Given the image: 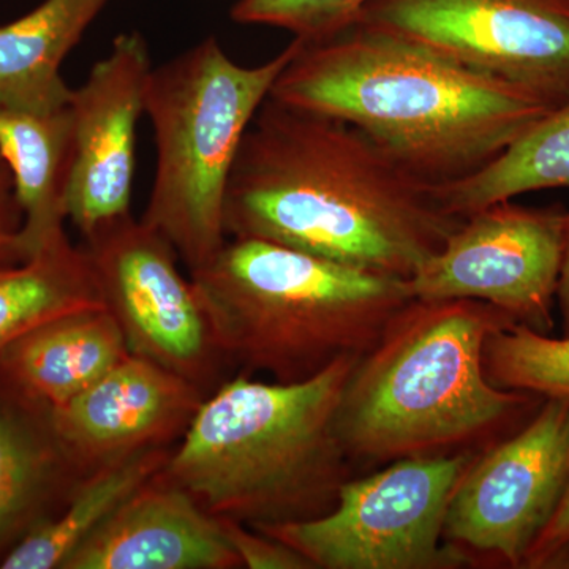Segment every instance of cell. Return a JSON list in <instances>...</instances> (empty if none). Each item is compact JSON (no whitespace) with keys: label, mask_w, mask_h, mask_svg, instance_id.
I'll list each match as a JSON object with an SVG mask.
<instances>
[{"label":"cell","mask_w":569,"mask_h":569,"mask_svg":"<svg viewBox=\"0 0 569 569\" xmlns=\"http://www.w3.org/2000/svg\"><path fill=\"white\" fill-rule=\"evenodd\" d=\"M436 186L346 121L269 99L224 197L228 238L261 239L410 279L462 224Z\"/></svg>","instance_id":"cell-1"},{"label":"cell","mask_w":569,"mask_h":569,"mask_svg":"<svg viewBox=\"0 0 569 569\" xmlns=\"http://www.w3.org/2000/svg\"><path fill=\"white\" fill-rule=\"evenodd\" d=\"M269 99L351 123L433 186L477 173L552 110L527 89L359 22L301 41Z\"/></svg>","instance_id":"cell-2"},{"label":"cell","mask_w":569,"mask_h":569,"mask_svg":"<svg viewBox=\"0 0 569 569\" xmlns=\"http://www.w3.org/2000/svg\"><path fill=\"white\" fill-rule=\"evenodd\" d=\"M515 318L475 299H411L356 361L336 413L347 458L372 463L455 455L515 433L545 397L493 387L485 343Z\"/></svg>","instance_id":"cell-3"},{"label":"cell","mask_w":569,"mask_h":569,"mask_svg":"<svg viewBox=\"0 0 569 569\" xmlns=\"http://www.w3.org/2000/svg\"><path fill=\"white\" fill-rule=\"evenodd\" d=\"M358 359L298 383L228 378L198 408L164 473L219 519L253 527L328 515L351 478L336 413Z\"/></svg>","instance_id":"cell-4"},{"label":"cell","mask_w":569,"mask_h":569,"mask_svg":"<svg viewBox=\"0 0 569 569\" xmlns=\"http://www.w3.org/2000/svg\"><path fill=\"white\" fill-rule=\"evenodd\" d=\"M190 280L228 367L279 383L362 358L413 299L408 279L261 239L228 238Z\"/></svg>","instance_id":"cell-5"},{"label":"cell","mask_w":569,"mask_h":569,"mask_svg":"<svg viewBox=\"0 0 569 569\" xmlns=\"http://www.w3.org/2000/svg\"><path fill=\"white\" fill-rule=\"evenodd\" d=\"M293 39L261 66L234 62L216 37L153 67L146 116L156 137V176L142 222L163 236L189 272L228 241L224 197L247 130L284 67Z\"/></svg>","instance_id":"cell-6"},{"label":"cell","mask_w":569,"mask_h":569,"mask_svg":"<svg viewBox=\"0 0 569 569\" xmlns=\"http://www.w3.org/2000/svg\"><path fill=\"white\" fill-rule=\"evenodd\" d=\"M473 459L460 451L395 460L370 477L348 479L328 515L252 529L290 546L313 569L460 568L470 557L443 545L445 519Z\"/></svg>","instance_id":"cell-7"},{"label":"cell","mask_w":569,"mask_h":569,"mask_svg":"<svg viewBox=\"0 0 569 569\" xmlns=\"http://www.w3.org/2000/svg\"><path fill=\"white\" fill-rule=\"evenodd\" d=\"M82 249L130 355L186 378L206 396L227 380L230 367L203 305L162 234L130 212L86 236Z\"/></svg>","instance_id":"cell-8"},{"label":"cell","mask_w":569,"mask_h":569,"mask_svg":"<svg viewBox=\"0 0 569 569\" xmlns=\"http://www.w3.org/2000/svg\"><path fill=\"white\" fill-rule=\"evenodd\" d=\"M355 22L433 48L552 108L569 99V0H370Z\"/></svg>","instance_id":"cell-9"},{"label":"cell","mask_w":569,"mask_h":569,"mask_svg":"<svg viewBox=\"0 0 569 569\" xmlns=\"http://www.w3.org/2000/svg\"><path fill=\"white\" fill-rule=\"evenodd\" d=\"M567 211L509 201L471 213L408 279L415 299H475L549 335L565 249Z\"/></svg>","instance_id":"cell-10"},{"label":"cell","mask_w":569,"mask_h":569,"mask_svg":"<svg viewBox=\"0 0 569 569\" xmlns=\"http://www.w3.org/2000/svg\"><path fill=\"white\" fill-rule=\"evenodd\" d=\"M568 479L569 399H546L522 429L471 460L449 501L445 538L523 568Z\"/></svg>","instance_id":"cell-11"},{"label":"cell","mask_w":569,"mask_h":569,"mask_svg":"<svg viewBox=\"0 0 569 569\" xmlns=\"http://www.w3.org/2000/svg\"><path fill=\"white\" fill-rule=\"evenodd\" d=\"M153 63L141 32H122L71 91L73 164L67 219L82 238L130 213L138 123Z\"/></svg>","instance_id":"cell-12"},{"label":"cell","mask_w":569,"mask_h":569,"mask_svg":"<svg viewBox=\"0 0 569 569\" xmlns=\"http://www.w3.org/2000/svg\"><path fill=\"white\" fill-rule=\"evenodd\" d=\"M206 397L186 378L129 355L47 418L67 458L86 477L138 452L174 448Z\"/></svg>","instance_id":"cell-13"},{"label":"cell","mask_w":569,"mask_h":569,"mask_svg":"<svg viewBox=\"0 0 569 569\" xmlns=\"http://www.w3.org/2000/svg\"><path fill=\"white\" fill-rule=\"evenodd\" d=\"M241 561L222 519L206 511L164 468L112 512L62 569H233Z\"/></svg>","instance_id":"cell-14"},{"label":"cell","mask_w":569,"mask_h":569,"mask_svg":"<svg viewBox=\"0 0 569 569\" xmlns=\"http://www.w3.org/2000/svg\"><path fill=\"white\" fill-rule=\"evenodd\" d=\"M107 309L82 310L39 326L0 353V383L36 410L62 406L129 356Z\"/></svg>","instance_id":"cell-15"},{"label":"cell","mask_w":569,"mask_h":569,"mask_svg":"<svg viewBox=\"0 0 569 569\" xmlns=\"http://www.w3.org/2000/svg\"><path fill=\"white\" fill-rule=\"evenodd\" d=\"M82 475L47 413L0 387V553L61 511Z\"/></svg>","instance_id":"cell-16"},{"label":"cell","mask_w":569,"mask_h":569,"mask_svg":"<svg viewBox=\"0 0 569 569\" xmlns=\"http://www.w3.org/2000/svg\"><path fill=\"white\" fill-rule=\"evenodd\" d=\"M0 153L13 176L29 257L62 233L67 220L73 127L69 104L54 111L0 107Z\"/></svg>","instance_id":"cell-17"},{"label":"cell","mask_w":569,"mask_h":569,"mask_svg":"<svg viewBox=\"0 0 569 569\" xmlns=\"http://www.w3.org/2000/svg\"><path fill=\"white\" fill-rule=\"evenodd\" d=\"M111 0H44L0 26V107L54 111L71 91L62 66Z\"/></svg>","instance_id":"cell-18"},{"label":"cell","mask_w":569,"mask_h":569,"mask_svg":"<svg viewBox=\"0 0 569 569\" xmlns=\"http://www.w3.org/2000/svg\"><path fill=\"white\" fill-rule=\"evenodd\" d=\"M174 448L149 449L86 475L61 511L29 531L0 560L2 569H62L127 498L167 467Z\"/></svg>","instance_id":"cell-19"},{"label":"cell","mask_w":569,"mask_h":569,"mask_svg":"<svg viewBox=\"0 0 569 569\" xmlns=\"http://www.w3.org/2000/svg\"><path fill=\"white\" fill-rule=\"evenodd\" d=\"M104 309L91 261L66 231L21 263L0 269V353L56 318Z\"/></svg>","instance_id":"cell-20"},{"label":"cell","mask_w":569,"mask_h":569,"mask_svg":"<svg viewBox=\"0 0 569 569\" xmlns=\"http://www.w3.org/2000/svg\"><path fill=\"white\" fill-rule=\"evenodd\" d=\"M546 189H569V99L538 119L477 173L436 186L440 203L460 219Z\"/></svg>","instance_id":"cell-21"},{"label":"cell","mask_w":569,"mask_h":569,"mask_svg":"<svg viewBox=\"0 0 569 569\" xmlns=\"http://www.w3.org/2000/svg\"><path fill=\"white\" fill-rule=\"evenodd\" d=\"M482 358L493 387L569 399V335L553 339L515 323L488 337Z\"/></svg>","instance_id":"cell-22"},{"label":"cell","mask_w":569,"mask_h":569,"mask_svg":"<svg viewBox=\"0 0 569 569\" xmlns=\"http://www.w3.org/2000/svg\"><path fill=\"white\" fill-rule=\"evenodd\" d=\"M370 0H238L230 11L238 24L268 26L312 43L353 24Z\"/></svg>","instance_id":"cell-23"},{"label":"cell","mask_w":569,"mask_h":569,"mask_svg":"<svg viewBox=\"0 0 569 569\" xmlns=\"http://www.w3.org/2000/svg\"><path fill=\"white\" fill-rule=\"evenodd\" d=\"M224 535L241 561L249 569H313L309 560L279 539L253 530L246 523L222 519Z\"/></svg>","instance_id":"cell-24"},{"label":"cell","mask_w":569,"mask_h":569,"mask_svg":"<svg viewBox=\"0 0 569 569\" xmlns=\"http://www.w3.org/2000/svg\"><path fill=\"white\" fill-rule=\"evenodd\" d=\"M21 227L22 213L14 194L13 176L0 153V269L28 260Z\"/></svg>","instance_id":"cell-25"},{"label":"cell","mask_w":569,"mask_h":569,"mask_svg":"<svg viewBox=\"0 0 569 569\" xmlns=\"http://www.w3.org/2000/svg\"><path fill=\"white\" fill-rule=\"evenodd\" d=\"M569 542V479L563 496L548 526L531 546L523 568H545L546 561Z\"/></svg>","instance_id":"cell-26"},{"label":"cell","mask_w":569,"mask_h":569,"mask_svg":"<svg viewBox=\"0 0 569 569\" xmlns=\"http://www.w3.org/2000/svg\"><path fill=\"white\" fill-rule=\"evenodd\" d=\"M557 306L560 309L563 335H569V212L567 213V249H565L563 268H561Z\"/></svg>","instance_id":"cell-27"}]
</instances>
